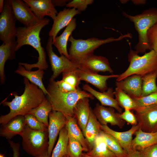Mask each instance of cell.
<instances>
[{
  "instance_id": "6da1fadb",
  "label": "cell",
  "mask_w": 157,
  "mask_h": 157,
  "mask_svg": "<svg viewBox=\"0 0 157 157\" xmlns=\"http://www.w3.org/2000/svg\"><path fill=\"white\" fill-rule=\"evenodd\" d=\"M24 85L23 93L19 96L15 92L12 94L14 97L11 101L5 99L1 104L10 108L7 114L0 117V123L6 124L14 117L18 115L24 116L31 109L38 106L46 99V95L37 86L31 83L26 78H24Z\"/></svg>"
},
{
  "instance_id": "7a4b0ae2",
  "label": "cell",
  "mask_w": 157,
  "mask_h": 157,
  "mask_svg": "<svg viewBox=\"0 0 157 157\" xmlns=\"http://www.w3.org/2000/svg\"><path fill=\"white\" fill-rule=\"evenodd\" d=\"M50 21L49 19L44 18L31 26L17 27L16 51L24 45H28L34 48L38 53V61L36 63L30 64L21 62L18 63L19 65L23 66L27 70L31 71L34 68L45 70L48 67L46 52L42 46L40 34L42 29L48 25Z\"/></svg>"
},
{
  "instance_id": "3957f363",
  "label": "cell",
  "mask_w": 157,
  "mask_h": 157,
  "mask_svg": "<svg viewBox=\"0 0 157 157\" xmlns=\"http://www.w3.org/2000/svg\"><path fill=\"white\" fill-rule=\"evenodd\" d=\"M46 89L48 93L46 98L51 104L52 110L60 112L65 116L74 117V108L80 99L94 98L91 94L80 88L76 92H63L58 89L55 81L49 82Z\"/></svg>"
},
{
  "instance_id": "277c9868",
  "label": "cell",
  "mask_w": 157,
  "mask_h": 157,
  "mask_svg": "<svg viewBox=\"0 0 157 157\" xmlns=\"http://www.w3.org/2000/svg\"><path fill=\"white\" fill-rule=\"evenodd\" d=\"M132 34L128 33L116 38L110 37L105 39H100L92 37L83 40L75 39L71 35L68 40L71 43L68 52L70 60L78 65L87 56L93 54L94 51L100 46L110 42L121 40L126 38H132Z\"/></svg>"
},
{
  "instance_id": "5b68a950",
  "label": "cell",
  "mask_w": 157,
  "mask_h": 157,
  "mask_svg": "<svg viewBox=\"0 0 157 157\" xmlns=\"http://www.w3.org/2000/svg\"><path fill=\"white\" fill-rule=\"evenodd\" d=\"M129 65L127 69L116 79V81L136 74L141 76L157 72V55L152 50L142 56L135 50H130L128 55Z\"/></svg>"
},
{
  "instance_id": "8992f818",
  "label": "cell",
  "mask_w": 157,
  "mask_h": 157,
  "mask_svg": "<svg viewBox=\"0 0 157 157\" xmlns=\"http://www.w3.org/2000/svg\"><path fill=\"white\" fill-rule=\"evenodd\" d=\"M122 14L133 23L138 32V42L135 47V51L138 53H145L147 50L150 51L147 34L149 29L157 22V8H150L134 16L129 15L124 11Z\"/></svg>"
},
{
  "instance_id": "52a82bcc",
  "label": "cell",
  "mask_w": 157,
  "mask_h": 157,
  "mask_svg": "<svg viewBox=\"0 0 157 157\" xmlns=\"http://www.w3.org/2000/svg\"><path fill=\"white\" fill-rule=\"evenodd\" d=\"M21 136L22 138L23 148L28 154L37 157L48 153V130L46 131L35 130L26 125Z\"/></svg>"
},
{
  "instance_id": "ba28073f",
  "label": "cell",
  "mask_w": 157,
  "mask_h": 157,
  "mask_svg": "<svg viewBox=\"0 0 157 157\" xmlns=\"http://www.w3.org/2000/svg\"><path fill=\"white\" fill-rule=\"evenodd\" d=\"M53 39L49 36L46 45V50L53 74L49 79V82L55 80L61 73L74 70L78 68V65L73 62L64 55L59 56L54 52L52 47Z\"/></svg>"
},
{
  "instance_id": "9c48e42d",
  "label": "cell",
  "mask_w": 157,
  "mask_h": 157,
  "mask_svg": "<svg viewBox=\"0 0 157 157\" xmlns=\"http://www.w3.org/2000/svg\"><path fill=\"white\" fill-rule=\"evenodd\" d=\"M16 21L10 0L4 1L3 9L0 15V39L3 42L16 40Z\"/></svg>"
},
{
  "instance_id": "30bf717a",
  "label": "cell",
  "mask_w": 157,
  "mask_h": 157,
  "mask_svg": "<svg viewBox=\"0 0 157 157\" xmlns=\"http://www.w3.org/2000/svg\"><path fill=\"white\" fill-rule=\"evenodd\" d=\"M134 111L140 129L146 132H157V105L138 107Z\"/></svg>"
},
{
  "instance_id": "8fae6325",
  "label": "cell",
  "mask_w": 157,
  "mask_h": 157,
  "mask_svg": "<svg viewBox=\"0 0 157 157\" xmlns=\"http://www.w3.org/2000/svg\"><path fill=\"white\" fill-rule=\"evenodd\" d=\"M49 146L47 152L49 157H51L57 137L61 130L65 126L67 118L62 113L52 110L49 114Z\"/></svg>"
},
{
  "instance_id": "7c38bea8",
  "label": "cell",
  "mask_w": 157,
  "mask_h": 157,
  "mask_svg": "<svg viewBox=\"0 0 157 157\" xmlns=\"http://www.w3.org/2000/svg\"><path fill=\"white\" fill-rule=\"evenodd\" d=\"M96 118L102 125L110 124L112 126H117L122 129L125 121L120 117V113H117L111 107H106L99 103L96 104L93 110Z\"/></svg>"
},
{
  "instance_id": "4fadbf2b",
  "label": "cell",
  "mask_w": 157,
  "mask_h": 157,
  "mask_svg": "<svg viewBox=\"0 0 157 157\" xmlns=\"http://www.w3.org/2000/svg\"><path fill=\"white\" fill-rule=\"evenodd\" d=\"M14 15L17 20L24 26L35 24L40 20L34 15L28 5L23 0H10Z\"/></svg>"
},
{
  "instance_id": "5bb4252c",
  "label": "cell",
  "mask_w": 157,
  "mask_h": 157,
  "mask_svg": "<svg viewBox=\"0 0 157 157\" xmlns=\"http://www.w3.org/2000/svg\"><path fill=\"white\" fill-rule=\"evenodd\" d=\"M78 65V68L94 73H98L99 72H107L111 73L113 72L107 58L93 53L84 58Z\"/></svg>"
},
{
  "instance_id": "9a60e30c",
  "label": "cell",
  "mask_w": 157,
  "mask_h": 157,
  "mask_svg": "<svg viewBox=\"0 0 157 157\" xmlns=\"http://www.w3.org/2000/svg\"><path fill=\"white\" fill-rule=\"evenodd\" d=\"M29 6L35 16L40 20L45 16L50 17L53 20L58 13L51 0H24Z\"/></svg>"
},
{
  "instance_id": "2e32d148",
  "label": "cell",
  "mask_w": 157,
  "mask_h": 157,
  "mask_svg": "<svg viewBox=\"0 0 157 157\" xmlns=\"http://www.w3.org/2000/svg\"><path fill=\"white\" fill-rule=\"evenodd\" d=\"M76 72L81 81H83L92 84L101 92L106 91L108 88L106 82L107 80L111 78H117L119 76L117 74L101 75L78 68L76 70Z\"/></svg>"
},
{
  "instance_id": "e0dca14e",
  "label": "cell",
  "mask_w": 157,
  "mask_h": 157,
  "mask_svg": "<svg viewBox=\"0 0 157 157\" xmlns=\"http://www.w3.org/2000/svg\"><path fill=\"white\" fill-rule=\"evenodd\" d=\"M81 13L74 8H65L60 11L53 20L52 27L49 33V36L52 37L53 40L59 31L67 26L75 15Z\"/></svg>"
},
{
  "instance_id": "ac0fdd59",
  "label": "cell",
  "mask_w": 157,
  "mask_h": 157,
  "mask_svg": "<svg viewBox=\"0 0 157 157\" xmlns=\"http://www.w3.org/2000/svg\"><path fill=\"white\" fill-rule=\"evenodd\" d=\"M83 89L84 91L90 93L101 103V105L111 107L116 109L120 113H122V109L114 98V91L112 88H108L107 90L103 92L97 91L88 84L83 85Z\"/></svg>"
},
{
  "instance_id": "d6986e66",
  "label": "cell",
  "mask_w": 157,
  "mask_h": 157,
  "mask_svg": "<svg viewBox=\"0 0 157 157\" xmlns=\"http://www.w3.org/2000/svg\"><path fill=\"white\" fill-rule=\"evenodd\" d=\"M116 83V88L122 90L131 97H141L142 84L141 76L133 75Z\"/></svg>"
},
{
  "instance_id": "ffe728a7",
  "label": "cell",
  "mask_w": 157,
  "mask_h": 157,
  "mask_svg": "<svg viewBox=\"0 0 157 157\" xmlns=\"http://www.w3.org/2000/svg\"><path fill=\"white\" fill-rule=\"evenodd\" d=\"M140 128L139 125L132 126L129 130L118 132L110 128L107 125H102L103 131L114 137L119 143L124 150L128 154L131 150L132 136L135 132Z\"/></svg>"
},
{
  "instance_id": "44dd1931",
  "label": "cell",
  "mask_w": 157,
  "mask_h": 157,
  "mask_svg": "<svg viewBox=\"0 0 157 157\" xmlns=\"http://www.w3.org/2000/svg\"><path fill=\"white\" fill-rule=\"evenodd\" d=\"M26 125L24 116H17L6 124L1 125L0 135L9 140L17 135L21 136Z\"/></svg>"
},
{
  "instance_id": "7402d4cb",
  "label": "cell",
  "mask_w": 157,
  "mask_h": 157,
  "mask_svg": "<svg viewBox=\"0 0 157 157\" xmlns=\"http://www.w3.org/2000/svg\"><path fill=\"white\" fill-rule=\"evenodd\" d=\"M101 125L96 118L93 110L91 108L89 119L83 133L89 151L92 148L96 139L102 130Z\"/></svg>"
},
{
  "instance_id": "603a6c76",
  "label": "cell",
  "mask_w": 157,
  "mask_h": 157,
  "mask_svg": "<svg viewBox=\"0 0 157 157\" xmlns=\"http://www.w3.org/2000/svg\"><path fill=\"white\" fill-rule=\"evenodd\" d=\"M16 40L8 42H3L0 46V82L4 84L6 80L4 66L7 60H13L16 57Z\"/></svg>"
},
{
  "instance_id": "cb8c5ba5",
  "label": "cell",
  "mask_w": 157,
  "mask_h": 157,
  "mask_svg": "<svg viewBox=\"0 0 157 157\" xmlns=\"http://www.w3.org/2000/svg\"><path fill=\"white\" fill-rule=\"evenodd\" d=\"M134 134L135 136L132 140V150L140 151L157 144V131L154 133L146 132L139 128Z\"/></svg>"
},
{
  "instance_id": "d4e9b609",
  "label": "cell",
  "mask_w": 157,
  "mask_h": 157,
  "mask_svg": "<svg viewBox=\"0 0 157 157\" xmlns=\"http://www.w3.org/2000/svg\"><path fill=\"white\" fill-rule=\"evenodd\" d=\"M89 98H84L79 99L75 105L73 110L74 117L82 131L84 132L88 121L90 108Z\"/></svg>"
},
{
  "instance_id": "484cf974",
  "label": "cell",
  "mask_w": 157,
  "mask_h": 157,
  "mask_svg": "<svg viewBox=\"0 0 157 157\" xmlns=\"http://www.w3.org/2000/svg\"><path fill=\"white\" fill-rule=\"evenodd\" d=\"M76 26V19L73 18L66 26L63 33L56 36L52 41V44L57 49L60 56L64 55L70 60L67 49V43L72 32Z\"/></svg>"
},
{
  "instance_id": "4316f807",
  "label": "cell",
  "mask_w": 157,
  "mask_h": 157,
  "mask_svg": "<svg viewBox=\"0 0 157 157\" xmlns=\"http://www.w3.org/2000/svg\"><path fill=\"white\" fill-rule=\"evenodd\" d=\"M14 72L27 78L31 83L37 86L41 89L46 95L48 93L46 88L44 86L42 79L45 73L44 70L38 69L35 71L26 70L21 65H19L17 68Z\"/></svg>"
},
{
  "instance_id": "83f0119b",
  "label": "cell",
  "mask_w": 157,
  "mask_h": 157,
  "mask_svg": "<svg viewBox=\"0 0 157 157\" xmlns=\"http://www.w3.org/2000/svg\"><path fill=\"white\" fill-rule=\"evenodd\" d=\"M67 122L65 126L68 133L78 140L84 149V152H87L89 149L83 132L78 126L74 117L66 116Z\"/></svg>"
},
{
  "instance_id": "f1b7e54d",
  "label": "cell",
  "mask_w": 157,
  "mask_h": 157,
  "mask_svg": "<svg viewBox=\"0 0 157 157\" xmlns=\"http://www.w3.org/2000/svg\"><path fill=\"white\" fill-rule=\"evenodd\" d=\"M86 153L92 157H117L108 148L100 133L96 139L92 149Z\"/></svg>"
},
{
  "instance_id": "f546056e",
  "label": "cell",
  "mask_w": 157,
  "mask_h": 157,
  "mask_svg": "<svg viewBox=\"0 0 157 157\" xmlns=\"http://www.w3.org/2000/svg\"><path fill=\"white\" fill-rule=\"evenodd\" d=\"M57 142L52 151L51 157H63L67 156L69 136L65 126L60 131Z\"/></svg>"
},
{
  "instance_id": "4dcf8cb0",
  "label": "cell",
  "mask_w": 157,
  "mask_h": 157,
  "mask_svg": "<svg viewBox=\"0 0 157 157\" xmlns=\"http://www.w3.org/2000/svg\"><path fill=\"white\" fill-rule=\"evenodd\" d=\"M52 110L51 104L46 98L38 106L31 109L27 113L32 114L48 127L49 115Z\"/></svg>"
},
{
  "instance_id": "1f68e13d",
  "label": "cell",
  "mask_w": 157,
  "mask_h": 157,
  "mask_svg": "<svg viewBox=\"0 0 157 157\" xmlns=\"http://www.w3.org/2000/svg\"><path fill=\"white\" fill-rule=\"evenodd\" d=\"M142 77V84L141 97L157 92V86L156 84L157 72L146 74Z\"/></svg>"
},
{
  "instance_id": "d6a6232c",
  "label": "cell",
  "mask_w": 157,
  "mask_h": 157,
  "mask_svg": "<svg viewBox=\"0 0 157 157\" xmlns=\"http://www.w3.org/2000/svg\"><path fill=\"white\" fill-rule=\"evenodd\" d=\"M114 94L118 104L124 109L134 110L138 107L133 99L122 90L116 87Z\"/></svg>"
},
{
  "instance_id": "836d02e7",
  "label": "cell",
  "mask_w": 157,
  "mask_h": 157,
  "mask_svg": "<svg viewBox=\"0 0 157 157\" xmlns=\"http://www.w3.org/2000/svg\"><path fill=\"white\" fill-rule=\"evenodd\" d=\"M100 134L103 136L109 149L117 157H126L127 154L124 150L117 140L111 135L102 130Z\"/></svg>"
},
{
  "instance_id": "e575fe53",
  "label": "cell",
  "mask_w": 157,
  "mask_h": 157,
  "mask_svg": "<svg viewBox=\"0 0 157 157\" xmlns=\"http://www.w3.org/2000/svg\"><path fill=\"white\" fill-rule=\"evenodd\" d=\"M69 142L67 157H81L84 149L81 144L68 133Z\"/></svg>"
},
{
  "instance_id": "d590c367",
  "label": "cell",
  "mask_w": 157,
  "mask_h": 157,
  "mask_svg": "<svg viewBox=\"0 0 157 157\" xmlns=\"http://www.w3.org/2000/svg\"><path fill=\"white\" fill-rule=\"evenodd\" d=\"M24 117L26 125L31 129L41 131L48 130V127L32 114L27 113Z\"/></svg>"
},
{
  "instance_id": "8d00e7d4",
  "label": "cell",
  "mask_w": 157,
  "mask_h": 157,
  "mask_svg": "<svg viewBox=\"0 0 157 157\" xmlns=\"http://www.w3.org/2000/svg\"><path fill=\"white\" fill-rule=\"evenodd\" d=\"M138 107H144L157 105V92L144 97H132Z\"/></svg>"
},
{
  "instance_id": "74e56055",
  "label": "cell",
  "mask_w": 157,
  "mask_h": 157,
  "mask_svg": "<svg viewBox=\"0 0 157 157\" xmlns=\"http://www.w3.org/2000/svg\"><path fill=\"white\" fill-rule=\"evenodd\" d=\"M76 70L67 71L62 73V80L78 89L79 88V85L81 83V80L77 75Z\"/></svg>"
},
{
  "instance_id": "f35d334b",
  "label": "cell",
  "mask_w": 157,
  "mask_h": 157,
  "mask_svg": "<svg viewBox=\"0 0 157 157\" xmlns=\"http://www.w3.org/2000/svg\"><path fill=\"white\" fill-rule=\"evenodd\" d=\"M147 37L150 50H153L157 55V22L149 29Z\"/></svg>"
},
{
  "instance_id": "ab89813d",
  "label": "cell",
  "mask_w": 157,
  "mask_h": 157,
  "mask_svg": "<svg viewBox=\"0 0 157 157\" xmlns=\"http://www.w3.org/2000/svg\"><path fill=\"white\" fill-rule=\"evenodd\" d=\"M93 0H73L68 2L66 6L69 8H74L81 12L85 11L88 6L94 2Z\"/></svg>"
},
{
  "instance_id": "60d3db41",
  "label": "cell",
  "mask_w": 157,
  "mask_h": 157,
  "mask_svg": "<svg viewBox=\"0 0 157 157\" xmlns=\"http://www.w3.org/2000/svg\"><path fill=\"white\" fill-rule=\"evenodd\" d=\"M120 116L128 124H130L132 126L136 125L138 124L135 114L129 109H124V111L120 113Z\"/></svg>"
},
{
  "instance_id": "b9f144b4",
  "label": "cell",
  "mask_w": 157,
  "mask_h": 157,
  "mask_svg": "<svg viewBox=\"0 0 157 157\" xmlns=\"http://www.w3.org/2000/svg\"><path fill=\"white\" fill-rule=\"evenodd\" d=\"M55 82L60 91L64 93L76 92L79 88L77 89L62 80Z\"/></svg>"
},
{
  "instance_id": "7bdbcfd3",
  "label": "cell",
  "mask_w": 157,
  "mask_h": 157,
  "mask_svg": "<svg viewBox=\"0 0 157 157\" xmlns=\"http://www.w3.org/2000/svg\"><path fill=\"white\" fill-rule=\"evenodd\" d=\"M139 151L141 157H157V144Z\"/></svg>"
},
{
  "instance_id": "ee69618b",
  "label": "cell",
  "mask_w": 157,
  "mask_h": 157,
  "mask_svg": "<svg viewBox=\"0 0 157 157\" xmlns=\"http://www.w3.org/2000/svg\"><path fill=\"white\" fill-rule=\"evenodd\" d=\"M8 142L13 152V157H19L20 153L19 148L20 144L19 143H16L10 140H8Z\"/></svg>"
},
{
  "instance_id": "f6af8a7d",
  "label": "cell",
  "mask_w": 157,
  "mask_h": 157,
  "mask_svg": "<svg viewBox=\"0 0 157 157\" xmlns=\"http://www.w3.org/2000/svg\"><path fill=\"white\" fill-rule=\"evenodd\" d=\"M69 0H51L53 5L55 6L62 7L67 4V2H69Z\"/></svg>"
},
{
  "instance_id": "bcb514c9",
  "label": "cell",
  "mask_w": 157,
  "mask_h": 157,
  "mask_svg": "<svg viewBox=\"0 0 157 157\" xmlns=\"http://www.w3.org/2000/svg\"><path fill=\"white\" fill-rule=\"evenodd\" d=\"M126 157H141L139 151L132 150L130 152L127 154Z\"/></svg>"
},
{
  "instance_id": "7dc6e473",
  "label": "cell",
  "mask_w": 157,
  "mask_h": 157,
  "mask_svg": "<svg viewBox=\"0 0 157 157\" xmlns=\"http://www.w3.org/2000/svg\"><path fill=\"white\" fill-rule=\"evenodd\" d=\"M132 2L135 4L139 5L141 4H144L146 3V0H132Z\"/></svg>"
},
{
  "instance_id": "c3c4849f",
  "label": "cell",
  "mask_w": 157,
  "mask_h": 157,
  "mask_svg": "<svg viewBox=\"0 0 157 157\" xmlns=\"http://www.w3.org/2000/svg\"><path fill=\"white\" fill-rule=\"evenodd\" d=\"M4 1L0 0V13H1L3 11L4 6Z\"/></svg>"
},
{
  "instance_id": "681fc988",
  "label": "cell",
  "mask_w": 157,
  "mask_h": 157,
  "mask_svg": "<svg viewBox=\"0 0 157 157\" xmlns=\"http://www.w3.org/2000/svg\"><path fill=\"white\" fill-rule=\"evenodd\" d=\"M81 157H91L86 154V153L83 152Z\"/></svg>"
},
{
  "instance_id": "f907efd6",
  "label": "cell",
  "mask_w": 157,
  "mask_h": 157,
  "mask_svg": "<svg viewBox=\"0 0 157 157\" xmlns=\"http://www.w3.org/2000/svg\"><path fill=\"white\" fill-rule=\"evenodd\" d=\"M37 157H49V156L48 154V153H47L44 154Z\"/></svg>"
},
{
  "instance_id": "816d5d0a",
  "label": "cell",
  "mask_w": 157,
  "mask_h": 157,
  "mask_svg": "<svg viewBox=\"0 0 157 157\" xmlns=\"http://www.w3.org/2000/svg\"><path fill=\"white\" fill-rule=\"evenodd\" d=\"M121 2L122 3H126L128 1V0H121Z\"/></svg>"
},
{
  "instance_id": "f5cc1de1",
  "label": "cell",
  "mask_w": 157,
  "mask_h": 157,
  "mask_svg": "<svg viewBox=\"0 0 157 157\" xmlns=\"http://www.w3.org/2000/svg\"><path fill=\"white\" fill-rule=\"evenodd\" d=\"M0 157H5L3 154H0Z\"/></svg>"
},
{
  "instance_id": "db71d44e",
  "label": "cell",
  "mask_w": 157,
  "mask_h": 157,
  "mask_svg": "<svg viewBox=\"0 0 157 157\" xmlns=\"http://www.w3.org/2000/svg\"><path fill=\"white\" fill-rule=\"evenodd\" d=\"M63 157H67V156H64Z\"/></svg>"
},
{
  "instance_id": "11a10c76",
  "label": "cell",
  "mask_w": 157,
  "mask_h": 157,
  "mask_svg": "<svg viewBox=\"0 0 157 157\" xmlns=\"http://www.w3.org/2000/svg\"></svg>"
}]
</instances>
